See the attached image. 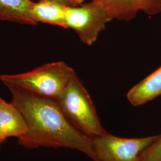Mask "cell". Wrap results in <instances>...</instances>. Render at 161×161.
Masks as SVG:
<instances>
[{"label": "cell", "mask_w": 161, "mask_h": 161, "mask_svg": "<svg viewBox=\"0 0 161 161\" xmlns=\"http://www.w3.org/2000/svg\"><path fill=\"white\" fill-rule=\"evenodd\" d=\"M12 103L21 112L28 131L19 139L26 148L40 146L77 150L96 161L92 139L78 130L64 114L56 99L45 97L6 84Z\"/></svg>", "instance_id": "1"}, {"label": "cell", "mask_w": 161, "mask_h": 161, "mask_svg": "<svg viewBox=\"0 0 161 161\" xmlns=\"http://www.w3.org/2000/svg\"><path fill=\"white\" fill-rule=\"evenodd\" d=\"M76 75L74 70L63 62L46 64L22 74L2 75L0 80L25 91L57 100Z\"/></svg>", "instance_id": "2"}, {"label": "cell", "mask_w": 161, "mask_h": 161, "mask_svg": "<svg viewBox=\"0 0 161 161\" xmlns=\"http://www.w3.org/2000/svg\"><path fill=\"white\" fill-rule=\"evenodd\" d=\"M64 114L78 130L91 138L106 133L92 100L77 75L56 100Z\"/></svg>", "instance_id": "3"}, {"label": "cell", "mask_w": 161, "mask_h": 161, "mask_svg": "<svg viewBox=\"0 0 161 161\" xmlns=\"http://www.w3.org/2000/svg\"><path fill=\"white\" fill-rule=\"evenodd\" d=\"M161 134L142 138H122L108 132L92 138L96 161H139Z\"/></svg>", "instance_id": "4"}, {"label": "cell", "mask_w": 161, "mask_h": 161, "mask_svg": "<svg viewBox=\"0 0 161 161\" xmlns=\"http://www.w3.org/2000/svg\"><path fill=\"white\" fill-rule=\"evenodd\" d=\"M65 20L67 28L74 29L84 44L91 46L111 19L102 6L91 1L76 7L68 6Z\"/></svg>", "instance_id": "5"}, {"label": "cell", "mask_w": 161, "mask_h": 161, "mask_svg": "<svg viewBox=\"0 0 161 161\" xmlns=\"http://www.w3.org/2000/svg\"><path fill=\"white\" fill-rule=\"evenodd\" d=\"M102 7L112 20L128 22L138 12L155 16L161 12V0H92Z\"/></svg>", "instance_id": "6"}, {"label": "cell", "mask_w": 161, "mask_h": 161, "mask_svg": "<svg viewBox=\"0 0 161 161\" xmlns=\"http://www.w3.org/2000/svg\"><path fill=\"white\" fill-rule=\"evenodd\" d=\"M28 127L23 115L13 104L0 100V138L6 141L10 137L20 138L26 134Z\"/></svg>", "instance_id": "7"}, {"label": "cell", "mask_w": 161, "mask_h": 161, "mask_svg": "<svg viewBox=\"0 0 161 161\" xmlns=\"http://www.w3.org/2000/svg\"><path fill=\"white\" fill-rule=\"evenodd\" d=\"M161 96V66L127 92L129 102L139 106Z\"/></svg>", "instance_id": "8"}, {"label": "cell", "mask_w": 161, "mask_h": 161, "mask_svg": "<svg viewBox=\"0 0 161 161\" xmlns=\"http://www.w3.org/2000/svg\"><path fill=\"white\" fill-rule=\"evenodd\" d=\"M30 0H0V20L29 25H36Z\"/></svg>", "instance_id": "9"}, {"label": "cell", "mask_w": 161, "mask_h": 161, "mask_svg": "<svg viewBox=\"0 0 161 161\" xmlns=\"http://www.w3.org/2000/svg\"><path fill=\"white\" fill-rule=\"evenodd\" d=\"M67 7L55 1L40 0L34 3L32 14L36 23H48L66 29L65 13Z\"/></svg>", "instance_id": "10"}, {"label": "cell", "mask_w": 161, "mask_h": 161, "mask_svg": "<svg viewBox=\"0 0 161 161\" xmlns=\"http://www.w3.org/2000/svg\"><path fill=\"white\" fill-rule=\"evenodd\" d=\"M139 161H161V135L141 156Z\"/></svg>", "instance_id": "11"}, {"label": "cell", "mask_w": 161, "mask_h": 161, "mask_svg": "<svg viewBox=\"0 0 161 161\" xmlns=\"http://www.w3.org/2000/svg\"><path fill=\"white\" fill-rule=\"evenodd\" d=\"M84 0H67L69 7H76V6H80L81 3Z\"/></svg>", "instance_id": "12"}, {"label": "cell", "mask_w": 161, "mask_h": 161, "mask_svg": "<svg viewBox=\"0 0 161 161\" xmlns=\"http://www.w3.org/2000/svg\"><path fill=\"white\" fill-rule=\"evenodd\" d=\"M48 1H55V2H57V3H58L62 4H64V5H65V6H69V4H68L67 0H48Z\"/></svg>", "instance_id": "13"}, {"label": "cell", "mask_w": 161, "mask_h": 161, "mask_svg": "<svg viewBox=\"0 0 161 161\" xmlns=\"http://www.w3.org/2000/svg\"><path fill=\"white\" fill-rule=\"evenodd\" d=\"M4 142H5L4 140H3L2 138H0V146H1V145L3 144V143Z\"/></svg>", "instance_id": "14"}, {"label": "cell", "mask_w": 161, "mask_h": 161, "mask_svg": "<svg viewBox=\"0 0 161 161\" xmlns=\"http://www.w3.org/2000/svg\"><path fill=\"white\" fill-rule=\"evenodd\" d=\"M1 99H2V98H0V100H1Z\"/></svg>", "instance_id": "15"}]
</instances>
